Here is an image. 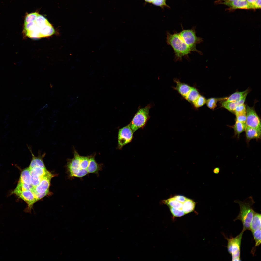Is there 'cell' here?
<instances>
[{
    "mask_svg": "<svg viewBox=\"0 0 261 261\" xmlns=\"http://www.w3.org/2000/svg\"><path fill=\"white\" fill-rule=\"evenodd\" d=\"M247 2L250 4L254 6L257 0H246Z\"/></svg>",
    "mask_w": 261,
    "mask_h": 261,
    "instance_id": "38",
    "label": "cell"
},
{
    "mask_svg": "<svg viewBox=\"0 0 261 261\" xmlns=\"http://www.w3.org/2000/svg\"><path fill=\"white\" fill-rule=\"evenodd\" d=\"M73 151V157L68 159L67 164L70 177L81 178L90 174L98 175L99 172L102 170L103 165L96 161L95 153L84 156L80 155L75 149Z\"/></svg>",
    "mask_w": 261,
    "mask_h": 261,
    "instance_id": "1",
    "label": "cell"
},
{
    "mask_svg": "<svg viewBox=\"0 0 261 261\" xmlns=\"http://www.w3.org/2000/svg\"><path fill=\"white\" fill-rule=\"evenodd\" d=\"M234 112L235 114L246 113L245 105L243 104L237 106L235 109Z\"/></svg>",
    "mask_w": 261,
    "mask_h": 261,
    "instance_id": "32",
    "label": "cell"
},
{
    "mask_svg": "<svg viewBox=\"0 0 261 261\" xmlns=\"http://www.w3.org/2000/svg\"><path fill=\"white\" fill-rule=\"evenodd\" d=\"M162 202L169 207L181 209L182 206V203L176 200L173 197L164 200Z\"/></svg>",
    "mask_w": 261,
    "mask_h": 261,
    "instance_id": "22",
    "label": "cell"
},
{
    "mask_svg": "<svg viewBox=\"0 0 261 261\" xmlns=\"http://www.w3.org/2000/svg\"><path fill=\"white\" fill-rule=\"evenodd\" d=\"M224 1L223 2H228L235 1L236 0H221Z\"/></svg>",
    "mask_w": 261,
    "mask_h": 261,
    "instance_id": "39",
    "label": "cell"
},
{
    "mask_svg": "<svg viewBox=\"0 0 261 261\" xmlns=\"http://www.w3.org/2000/svg\"><path fill=\"white\" fill-rule=\"evenodd\" d=\"M55 32L53 27L47 19L38 12L26 14L23 30L25 36L37 39L50 36Z\"/></svg>",
    "mask_w": 261,
    "mask_h": 261,
    "instance_id": "2",
    "label": "cell"
},
{
    "mask_svg": "<svg viewBox=\"0 0 261 261\" xmlns=\"http://www.w3.org/2000/svg\"><path fill=\"white\" fill-rule=\"evenodd\" d=\"M29 149L31 154L32 158L30 165L29 167V169L35 167H39L43 168H46L44 164L43 158L45 155V153L41 154L39 152L37 156H35L31 148L29 147Z\"/></svg>",
    "mask_w": 261,
    "mask_h": 261,
    "instance_id": "13",
    "label": "cell"
},
{
    "mask_svg": "<svg viewBox=\"0 0 261 261\" xmlns=\"http://www.w3.org/2000/svg\"></svg>",
    "mask_w": 261,
    "mask_h": 261,
    "instance_id": "41",
    "label": "cell"
},
{
    "mask_svg": "<svg viewBox=\"0 0 261 261\" xmlns=\"http://www.w3.org/2000/svg\"><path fill=\"white\" fill-rule=\"evenodd\" d=\"M195 27H193L190 29H184L179 34L186 44L190 48L191 51H195L199 54H202V53L197 50L196 48L197 45L203 41L202 38L196 36Z\"/></svg>",
    "mask_w": 261,
    "mask_h": 261,
    "instance_id": "6",
    "label": "cell"
},
{
    "mask_svg": "<svg viewBox=\"0 0 261 261\" xmlns=\"http://www.w3.org/2000/svg\"><path fill=\"white\" fill-rule=\"evenodd\" d=\"M227 97L220 98H212L206 100V103L207 106L211 109H214L217 106V104L218 101L222 100H225Z\"/></svg>",
    "mask_w": 261,
    "mask_h": 261,
    "instance_id": "26",
    "label": "cell"
},
{
    "mask_svg": "<svg viewBox=\"0 0 261 261\" xmlns=\"http://www.w3.org/2000/svg\"><path fill=\"white\" fill-rule=\"evenodd\" d=\"M53 93L52 92H51V95H52V94H53Z\"/></svg>",
    "mask_w": 261,
    "mask_h": 261,
    "instance_id": "40",
    "label": "cell"
},
{
    "mask_svg": "<svg viewBox=\"0 0 261 261\" xmlns=\"http://www.w3.org/2000/svg\"><path fill=\"white\" fill-rule=\"evenodd\" d=\"M254 6V9L261 8V0H257Z\"/></svg>",
    "mask_w": 261,
    "mask_h": 261,
    "instance_id": "36",
    "label": "cell"
},
{
    "mask_svg": "<svg viewBox=\"0 0 261 261\" xmlns=\"http://www.w3.org/2000/svg\"><path fill=\"white\" fill-rule=\"evenodd\" d=\"M242 231L239 235L234 238L230 239L225 237L228 243L227 248L228 252L231 255L232 261H240V248L243 233Z\"/></svg>",
    "mask_w": 261,
    "mask_h": 261,
    "instance_id": "7",
    "label": "cell"
},
{
    "mask_svg": "<svg viewBox=\"0 0 261 261\" xmlns=\"http://www.w3.org/2000/svg\"><path fill=\"white\" fill-rule=\"evenodd\" d=\"M249 90L247 89L242 92H236L231 95L224 101L226 102H235L247 96Z\"/></svg>",
    "mask_w": 261,
    "mask_h": 261,
    "instance_id": "18",
    "label": "cell"
},
{
    "mask_svg": "<svg viewBox=\"0 0 261 261\" xmlns=\"http://www.w3.org/2000/svg\"><path fill=\"white\" fill-rule=\"evenodd\" d=\"M152 106L151 103L144 108L139 106L131 121L129 124L133 132L140 128H143L149 119L150 109Z\"/></svg>",
    "mask_w": 261,
    "mask_h": 261,
    "instance_id": "5",
    "label": "cell"
},
{
    "mask_svg": "<svg viewBox=\"0 0 261 261\" xmlns=\"http://www.w3.org/2000/svg\"><path fill=\"white\" fill-rule=\"evenodd\" d=\"M176 200L183 203L186 200L187 198L182 195H177L173 197Z\"/></svg>",
    "mask_w": 261,
    "mask_h": 261,
    "instance_id": "34",
    "label": "cell"
},
{
    "mask_svg": "<svg viewBox=\"0 0 261 261\" xmlns=\"http://www.w3.org/2000/svg\"><path fill=\"white\" fill-rule=\"evenodd\" d=\"M234 202L238 203L240 208L239 214L234 220H239L243 224L242 231L250 230V224L255 211L252 207L255 203L252 197L251 196L241 201L236 200Z\"/></svg>",
    "mask_w": 261,
    "mask_h": 261,
    "instance_id": "4",
    "label": "cell"
},
{
    "mask_svg": "<svg viewBox=\"0 0 261 261\" xmlns=\"http://www.w3.org/2000/svg\"><path fill=\"white\" fill-rule=\"evenodd\" d=\"M236 121L243 123H246V113L235 114Z\"/></svg>",
    "mask_w": 261,
    "mask_h": 261,
    "instance_id": "31",
    "label": "cell"
},
{
    "mask_svg": "<svg viewBox=\"0 0 261 261\" xmlns=\"http://www.w3.org/2000/svg\"><path fill=\"white\" fill-rule=\"evenodd\" d=\"M246 125V123H243L236 121L233 127L235 134L238 136L245 131Z\"/></svg>",
    "mask_w": 261,
    "mask_h": 261,
    "instance_id": "23",
    "label": "cell"
},
{
    "mask_svg": "<svg viewBox=\"0 0 261 261\" xmlns=\"http://www.w3.org/2000/svg\"><path fill=\"white\" fill-rule=\"evenodd\" d=\"M42 178L33 176H31V185L34 187H36L40 183Z\"/></svg>",
    "mask_w": 261,
    "mask_h": 261,
    "instance_id": "33",
    "label": "cell"
},
{
    "mask_svg": "<svg viewBox=\"0 0 261 261\" xmlns=\"http://www.w3.org/2000/svg\"><path fill=\"white\" fill-rule=\"evenodd\" d=\"M133 133L129 124L119 129L118 135V149H121L131 141Z\"/></svg>",
    "mask_w": 261,
    "mask_h": 261,
    "instance_id": "8",
    "label": "cell"
},
{
    "mask_svg": "<svg viewBox=\"0 0 261 261\" xmlns=\"http://www.w3.org/2000/svg\"><path fill=\"white\" fill-rule=\"evenodd\" d=\"M35 196L36 199L37 201H38L40 199L46 196L48 192H47L42 193H37L35 192H33Z\"/></svg>",
    "mask_w": 261,
    "mask_h": 261,
    "instance_id": "35",
    "label": "cell"
},
{
    "mask_svg": "<svg viewBox=\"0 0 261 261\" xmlns=\"http://www.w3.org/2000/svg\"><path fill=\"white\" fill-rule=\"evenodd\" d=\"M199 95L197 90L195 87H192L189 92L185 98L189 102L192 103Z\"/></svg>",
    "mask_w": 261,
    "mask_h": 261,
    "instance_id": "24",
    "label": "cell"
},
{
    "mask_svg": "<svg viewBox=\"0 0 261 261\" xmlns=\"http://www.w3.org/2000/svg\"><path fill=\"white\" fill-rule=\"evenodd\" d=\"M196 203L192 200L187 198L183 203L181 208L185 214L193 212L195 209Z\"/></svg>",
    "mask_w": 261,
    "mask_h": 261,
    "instance_id": "19",
    "label": "cell"
},
{
    "mask_svg": "<svg viewBox=\"0 0 261 261\" xmlns=\"http://www.w3.org/2000/svg\"><path fill=\"white\" fill-rule=\"evenodd\" d=\"M206 101L204 97L200 95L192 103L195 107L198 108L204 105L206 103Z\"/></svg>",
    "mask_w": 261,
    "mask_h": 261,
    "instance_id": "29",
    "label": "cell"
},
{
    "mask_svg": "<svg viewBox=\"0 0 261 261\" xmlns=\"http://www.w3.org/2000/svg\"><path fill=\"white\" fill-rule=\"evenodd\" d=\"M220 169L218 167H217L214 168L213 170V173L216 174H218L220 171Z\"/></svg>",
    "mask_w": 261,
    "mask_h": 261,
    "instance_id": "37",
    "label": "cell"
},
{
    "mask_svg": "<svg viewBox=\"0 0 261 261\" xmlns=\"http://www.w3.org/2000/svg\"><path fill=\"white\" fill-rule=\"evenodd\" d=\"M222 3L228 6L232 9H254V6L248 3L246 0H236L231 2H223Z\"/></svg>",
    "mask_w": 261,
    "mask_h": 261,
    "instance_id": "12",
    "label": "cell"
},
{
    "mask_svg": "<svg viewBox=\"0 0 261 261\" xmlns=\"http://www.w3.org/2000/svg\"><path fill=\"white\" fill-rule=\"evenodd\" d=\"M170 211L173 216L175 217H180L185 215L182 209L169 207Z\"/></svg>",
    "mask_w": 261,
    "mask_h": 261,
    "instance_id": "30",
    "label": "cell"
},
{
    "mask_svg": "<svg viewBox=\"0 0 261 261\" xmlns=\"http://www.w3.org/2000/svg\"><path fill=\"white\" fill-rule=\"evenodd\" d=\"M54 176L53 174L49 172L42 177L39 184L33 188L32 192L39 194L48 192L51 180Z\"/></svg>",
    "mask_w": 261,
    "mask_h": 261,
    "instance_id": "11",
    "label": "cell"
},
{
    "mask_svg": "<svg viewBox=\"0 0 261 261\" xmlns=\"http://www.w3.org/2000/svg\"><path fill=\"white\" fill-rule=\"evenodd\" d=\"M29 169L31 175L35 177H42L49 172L46 168L39 167H35Z\"/></svg>",
    "mask_w": 261,
    "mask_h": 261,
    "instance_id": "21",
    "label": "cell"
},
{
    "mask_svg": "<svg viewBox=\"0 0 261 261\" xmlns=\"http://www.w3.org/2000/svg\"><path fill=\"white\" fill-rule=\"evenodd\" d=\"M145 2L160 7L162 9L164 8H170V7L166 3L167 0H144Z\"/></svg>",
    "mask_w": 261,
    "mask_h": 261,
    "instance_id": "28",
    "label": "cell"
},
{
    "mask_svg": "<svg viewBox=\"0 0 261 261\" xmlns=\"http://www.w3.org/2000/svg\"><path fill=\"white\" fill-rule=\"evenodd\" d=\"M245 134L247 141L253 139H259L261 137V130L246 126L245 130Z\"/></svg>",
    "mask_w": 261,
    "mask_h": 261,
    "instance_id": "15",
    "label": "cell"
},
{
    "mask_svg": "<svg viewBox=\"0 0 261 261\" xmlns=\"http://www.w3.org/2000/svg\"><path fill=\"white\" fill-rule=\"evenodd\" d=\"M174 81L176 84L175 89L185 98L189 92L192 87L187 84L181 82L175 79Z\"/></svg>",
    "mask_w": 261,
    "mask_h": 261,
    "instance_id": "14",
    "label": "cell"
},
{
    "mask_svg": "<svg viewBox=\"0 0 261 261\" xmlns=\"http://www.w3.org/2000/svg\"><path fill=\"white\" fill-rule=\"evenodd\" d=\"M246 113V126L261 130L260 120L254 109L247 106Z\"/></svg>",
    "mask_w": 261,
    "mask_h": 261,
    "instance_id": "9",
    "label": "cell"
},
{
    "mask_svg": "<svg viewBox=\"0 0 261 261\" xmlns=\"http://www.w3.org/2000/svg\"><path fill=\"white\" fill-rule=\"evenodd\" d=\"M31 175L28 167L22 172L19 182L29 185L31 184Z\"/></svg>",
    "mask_w": 261,
    "mask_h": 261,
    "instance_id": "20",
    "label": "cell"
},
{
    "mask_svg": "<svg viewBox=\"0 0 261 261\" xmlns=\"http://www.w3.org/2000/svg\"><path fill=\"white\" fill-rule=\"evenodd\" d=\"M247 96L235 102H226L225 101L222 102L221 106L231 112H234L236 107L244 104Z\"/></svg>",
    "mask_w": 261,
    "mask_h": 261,
    "instance_id": "16",
    "label": "cell"
},
{
    "mask_svg": "<svg viewBox=\"0 0 261 261\" xmlns=\"http://www.w3.org/2000/svg\"><path fill=\"white\" fill-rule=\"evenodd\" d=\"M252 232L255 242V246L252 251L253 254L255 251V248L259 246L261 243V228L257 229Z\"/></svg>",
    "mask_w": 261,
    "mask_h": 261,
    "instance_id": "25",
    "label": "cell"
},
{
    "mask_svg": "<svg viewBox=\"0 0 261 261\" xmlns=\"http://www.w3.org/2000/svg\"><path fill=\"white\" fill-rule=\"evenodd\" d=\"M13 194H15L26 203L27 206L25 211L31 213L34 203L37 201L32 191L27 190L15 192Z\"/></svg>",
    "mask_w": 261,
    "mask_h": 261,
    "instance_id": "10",
    "label": "cell"
},
{
    "mask_svg": "<svg viewBox=\"0 0 261 261\" xmlns=\"http://www.w3.org/2000/svg\"><path fill=\"white\" fill-rule=\"evenodd\" d=\"M166 42L173 49L174 55V60L181 61L183 57L187 56L191 51L188 46L176 32L171 34L167 32Z\"/></svg>",
    "mask_w": 261,
    "mask_h": 261,
    "instance_id": "3",
    "label": "cell"
},
{
    "mask_svg": "<svg viewBox=\"0 0 261 261\" xmlns=\"http://www.w3.org/2000/svg\"><path fill=\"white\" fill-rule=\"evenodd\" d=\"M261 214L255 211L250 224V230L252 232L261 228Z\"/></svg>",
    "mask_w": 261,
    "mask_h": 261,
    "instance_id": "17",
    "label": "cell"
},
{
    "mask_svg": "<svg viewBox=\"0 0 261 261\" xmlns=\"http://www.w3.org/2000/svg\"><path fill=\"white\" fill-rule=\"evenodd\" d=\"M34 187L31 185H29L19 182L13 191L12 193L14 192L29 190L31 191Z\"/></svg>",
    "mask_w": 261,
    "mask_h": 261,
    "instance_id": "27",
    "label": "cell"
}]
</instances>
